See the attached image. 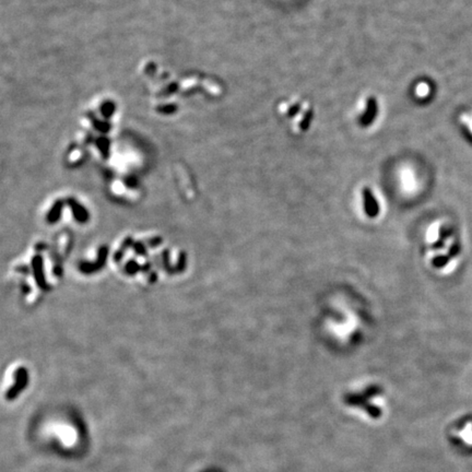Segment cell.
<instances>
[{
    "instance_id": "cell-1",
    "label": "cell",
    "mask_w": 472,
    "mask_h": 472,
    "mask_svg": "<svg viewBox=\"0 0 472 472\" xmlns=\"http://www.w3.org/2000/svg\"><path fill=\"white\" fill-rule=\"evenodd\" d=\"M377 101L374 97H370L366 103V111L364 112V115L361 117V124L364 126H369L373 123L377 115Z\"/></svg>"
},
{
    "instance_id": "cell-2",
    "label": "cell",
    "mask_w": 472,
    "mask_h": 472,
    "mask_svg": "<svg viewBox=\"0 0 472 472\" xmlns=\"http://www.w3.org/2000/svg\"><path fill=\"white\" fill-rule=\"evenodd\" d=\"M449 256L448 255H442V256H437L434 258L433 260V266L436 268H443L444 266H446L449 261Z\"/></svg>"
},
{
    "instance_id": "cell-3",
    "label": "cell",
    "mask_w": 472,
    "mask_h": 472,
    "mask_svg": "<svg viewBox=\"0 0 472 472\" xmlns=\"http://www.w3.org/2000/svg\"><path fill=\"white\" fill-rule=\"evenodd\" d=\"M459 251H460V246L458 244H454L449 249V252H448L449 255L448 256L449 257H455V256H457L458 254H459Z\"/></svg>"
}]
</instances>
